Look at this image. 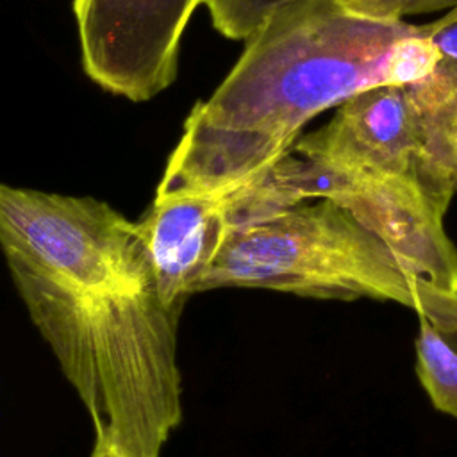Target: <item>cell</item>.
<instances>
[{
  "label": "cell",
  "instance_id": "obj_2",
  "mask_svg": "<svg viewBox=\"0 0 457 457\" xmlns=\"http://www.w3.org/2000/svg\"><path fill=\"white\" fill-rule=\"evenodd\" d=\"M245 43L186 118L155 196L234 193L287 155L321 111L418 82L441 62L423 25L364 16L341 0H287Z\"/></svg>",
  "mask_w": 457,
  "mask_h": 457
},
{
  "label": "cell",
  "instance_id": "obj_12",
  "mask_svg": "<svg viewBox=\"0 0 457 457\" xmlns=\"http://www.w3.org/2000/svg\"><path fill=\"white\" fill-rule=\"evenodd\" d=\"M428 37L436 45L441 61L457 68V2L445 9L439 18L423 23Z\"/></svg>",
  "mask_w": 457,
  "mask_h": 457
},
{
  "label": "cell",
  "instance_id": "obj_11",
  "mask_svg": "<svg viewBox=\"0 0 457 457\" xmlns=\"http://www.w3.org/2000/svg\"><path fill=\"white\" fill-rule=\"evenodd\" d=\"M416 314L428 318L457 348V291H448L423 278H416Z\"/></svg>",
  "mask_w": 457,
  "mask_h": 457
},
{
  "label": "cell",
  "instance_id": "obj_13",
  "mask_svg": "<svg viewBox=\"0 0 457 457\" xmlns=\"http://www.w3.org/2000/svg\"><path fill=\"white\" fill-rule=\"evenodd\" d=\"M91 457H121V455L114 452H91Z\"/></svg>",
  "mask_w": 457,
  "mask_h": 457
},
{
  "label": "cell",
  "instance_id": "obj_9",
  "mask_svg": "<svg viewBox=\"0 0 457 457\" xmlns=\"http://www.w3.org/2000/svg\"><path fill=\"white\" fill-rule=\"evenodd\" d=\"M416 375L434 409L457 418V348L437 327L418 314Z\"/></svg>",
  "mask_w": 457,
  "mask_h": 457
},
{
  "label": "cell",
  "instance_id": "obj_5",
  "mask_svg": "<svg viewBox=\"0 0 457 457\" xmlns=\"http://www.w3.org/2000/svg\"><path fill=\"white\" fill-rule=\"evenodd\" d=\"M204 0H73L84 73L104 91L146 102L179 71L182 36Z\"/></svg>",
  "mask_w": 457,
  "mask_h": 457
},
{
  "label": "cell",
  "instance_id": "obj_10",
  "mask_svg": "<svg viewBox=\"0 0 457 457\" xmlns=\"http://www.w3.org/2000/svg\"><path fill=\"white\" fill-rule=\"evenodd\" d=\"M287 0H204L212 27L228 39H246Z\"/></svg>",
  "mask_w": 457,
  "mask_h": 457
},
{
  "label": "cell",
  "instance_id": "obj_3",
  "mask_svg": "<svg viewBox=\"0 0 457 457\" xmlns=\"http://www.w3.org/2000/svg\"><path fill=\"white\" fill-rule=\"evenodd\" d=\"M416 278L350 211L318 198L234 227L195 293L259 287L309 298L395 302L416 311Z\"/></svg>",
  "mask_w": 457,
  "mask_h": 457
},
{
  "label": "cell",
  "instance_id": "obj_1",
  "mask_svg": "<svg viewBox=\"0 0 457 457\" xmlns=\"http://www.w3.org/2000/svg\"><path fill=\"white\" fill-rule=\"evenodd\" d=\"M0 245L32 325L89 414L93 452L161 457L182 420L180 316L136 221L107 202L0 186Z\"/></svg>",
  "mask_w": 457,
  "mask_h": 457
},
{
  "label": "cell",
  "instance_id": "obj_4",
  "mask_svg": "<svg viewBox=\"0 0 457 457\" xmlns=\"http://www.w3.org/2000/svg\"><path fill=\"white\" fill-rule=\"evenodd\" d=\"M266 211L327 198L380 236L423 280L457 291V248L445 228L453 191L409 175L341 170L284 155L255 182Z\"/></svg>",
  "mask_w": 457,
  "mask_h": 457
},
{
  "label": "cell",
  "instance_id": "obj_8",
  "mask_svg": "<svg viewBox=\"0 0 457 457\" xmlns=\"http://www.w3.org/2000/svg\"><path fill=\"white\" fill-rule=\"evenodd\" d=\"M407 89L425 152L457 193V68L441 61Z\"/></svg>",
  "mask_w": 457,
  "mask_h": 457
},
{
  "label": "cell",
  "instance_id": "obj_7",
  "mask_svg": "<svg viewBox=\"0 0 457 457\" xmlns=\"http://www.w3.org/2000/svg\"><path fill=\"white\" fill-rule=\"evenodd\" d=\"M230 195L154 196L136 221L161 298L179 316L230 234Z\"/></svg>",
  "mask_w": 457,
  "mask_h": 457
},
{
  "label": "cell",
  "instance_id": "obj_6",
  "mask_svg": "<svg viewBox=\"0 0 457 457\" xmlns=\"http://www.w3.org/2000/svg\"><path fill=\"white\" fill-rule=\"evenodd\" d=\"M291 152L350 171L421 177L453 191L425 152L407 86H377L350 96Z\"/></svg>",
  "mask_w": 457,
  "mask_h": 457
}]
</instances>
